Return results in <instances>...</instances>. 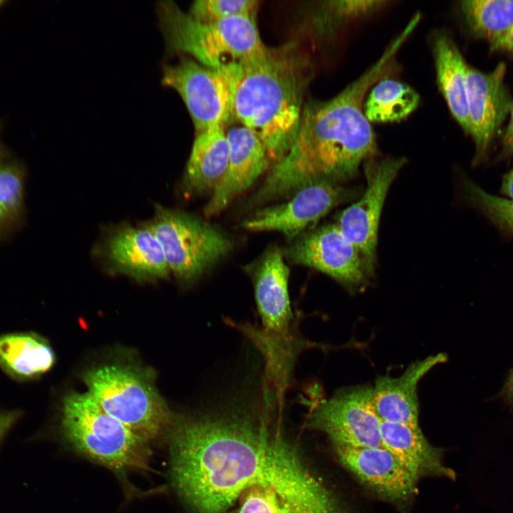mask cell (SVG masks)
I'll use <instances>...</instances> for the list:
<instances>
[{
	"mask_svg": "<svg viewBox=\"0 0 513 513\" xmlns=\"http://www.w3.org/2000/svg\"><path fill=\"white\" fill-rule=\"evenodd\" d=\"M247 414L174 420L171 476L198 513H224L249 488H269L302 513H346L286 441Z\"/></svg>",
	"mask_w": 513,
	"mask_h": 513,
	"instance_id": "1",
	"label": "cell"
},
{
	"mask_svg": "<svg viewBox=\"0 0 513 513\" xmlns=\"http://www.w3.org/2000/svg\"><path fill=\"white\" fill-rule=\"evenodd\" d=\"M408 37L401 31L373 64L334 97L304 105L296 137L271 167L256 193V202L285 196L320 181L349 180L376 156V137L363 112L364 100L375 83L395 70V56Z\"/></svg>",
	"mask_w": 513,
	"mask_h": 513,
	"instance_id": "2",
	"label": "cell"
},
{
	"mask_svg": "<svg viewBox=\"0 0 513 513\" xmlns=\"http://www.w3.org/2000/svg\"><path fill=\"white\" fill-rule=\"evenodd\" d=\"M311 74L308 58L291 43L266 46L227 74L232 117L256 135L274 163L296 137Z\"/></svg>",
	"mask_w": 513,
	"mask_h": 513,
	"instance_id": "3",
	"label": "cell"
},
{
	"mask_svg": "<svg viewBox=\"0 0 513 513\" xmlns=\"http://www.w3.org/2000/svg\"><path fill=\"white\" fill-rule=\"evenodd\" d=\"M167 46L200 63L224 73L259 53L264 44L254 17L203 22L183 11L174 1L157 6Z\"/></svg>",
	"mask_w": 513,
	"mask_h": 513,
	"instance_id": "4",
	"label": "cell"
},
{
	"mask_svg": "<svg viewBox=\"0 0 513 513\" xmlns=\"http://www.w3.org/2000/svg\"><path fill=\"white\" fill-rule=\"evenodd\" d=\"M62 428L78 450L114 469L147 470V442L105 413L88 393H72L63 400Z\"/></svg>",
	"mask_w": 513,
	"mask_h": 513,
	"instance_id": "5",
	"label": "cell"
},
{
	"mask_svg": "<svg viewBox=\"0 0 513 513\" xmlns=\"http://www.w3.org/2000/svg\"><path fill=\"white\" fill-rule=\"evenodd\" d=\"M88 393L108 415L145 441L167 428L173 417L152 382L124 366H104L86 373Z\"/></svg>",
	"mask_w": 513,
	"mask_h": 513,
	"instance_id": "6",
	"label": "cell"
},
{
	"mask_svg": "<svg viewBox=\"0 0 513 513\" xmlns=\"http://www.w3.org/2000/svg\"><path fill=\"white\" fill-rule=\"evenodd\" d=\"M147 223L162 249L170 271L181 281L197 278L232 247L218 229L160 204L155 206L154 217Z\"/></svg>",
	"mask_w": 513,
	"mask_h": 513,
	"instance_id": "7",
	"label": "cell"
},
{
	"mask_svg": "<svg viewBox=\"0 0 513 513\" xmlns=\"http://www.w3.org/2000/svg\"><path fill=\"white\" fill-rule=\"evenodd\" d=\"M162 83L176 90L192 120L195 135L224 127L232 118V93L227 76L190 57L165 65Z\"/></svg>",
	"mask_w": 513,
	"mask_h": 513,
	"instance_id": "8",
	"label": "cell"
},
{
	"mask_svg": "<svg viewBox=\"0 0 513 513\" xmlns=\"http://www.w3.org/2000/svg\"><path fill=\"white\" fill-rule=\"evenodd\" d=\"M309 424L312 428L326 433L334 446H383L380 419L373 405L371 386L340 390L314 408Z\"/></svg>",
	"mask_w": 513,
	"mask_h": 513,
	"instance_id": "9",
	"label": "cell"
},
{
	"mask_svg": "<svg viewBox=\"0 0 513 513\" xmlns=\"http://www.w3.org/2000/svg\"><path fill=\"white\" fill-rule=\"evenodd\" d=\"M407 160L376 156L364 163L366 187L359 199L346 208L336 223L356 247L373 271L375 261L380 218L388 192Z\"/></svg>",
	"mask_w": 513,
	"mask_h": 513,
	"instance_id": "10",
	"label": "cell"
},
{
	"mask_svg": "<svg viewBox=\"0 0 513 513\" xmlns=\"http://www.w3.org/2000/svg\"><path fill=\"white\" fill-rule=\"evenodd\" d=\"M286 256L296 264L328 275L352 292L363 289L372 274L358 250L336 224H328L304 234L287 249Z\"/></svg>",
	"mask_w": 513,
	"mask_h": 513,
	"instance_id": "11",
	"label": "cell"
},
{
	"mask_svg": "<svg viewBox=\"0 0 513 513\" xmlns=\"http://www.w3.org/2000/svg\"><path fill=\"white\" fill-rule=\"evenodd\" d=\"M289 269L281 252L272 249L262 258L254 276V291L264 341L273 362L284 361L291 348L293 314L288 281Z\"/></svg>",
	"mask_w": 513,
	"mask_h": 513,
	"instance_id": "12",
	"label": "cell"
},
{
	"mask_svg": "<svg viewBox=\"0 0 513 513\" xmlns=\"http://www.w3.org/2000/svg\"><path fill=\"white\" fill-rule=\"evenodd\" d=\"M352 195L336 182H314L296 191L284 203L257 210L242 222V227L254 232L277 231L292 239Z\"/></svg>",
	"mask_w": 513,
	"mask_h": 513,
	"instance_id": "13",
	"label": "cell"
},
{
	"mask_svg": "<svg viewBox=\"0 0 513 513\" xmlns=\"http://www.w3.org/2000/svg\"><path fill=\"white\" fill-rule=\"evenodd\" d=\"M506 71L503 62L489 72L468 67L469 135L475 144V164L485 158L497 133L509 114L512 98L504 81Z\"/></svg>",
	"mask_w": 513,
	"mask_h": 513,
	"instance_id": "14",
	"label": "cell"
},
{
	"mask_svg": "<svg viewBox=\"0 0 513 513\" xmlns=\"http://www.w3.org/2000/svg\"><path fill=\"white\" fill-rule=\"evenodd\" d=\"M100 251L108 270L136 280H155L170 273L162 249L147 222L115 228L105 238Z\"/></svg>",
	"mask_w": 513,
	"mask_h": 513,
	"instance_id": "15",
	"label": "cell"
},
{
	"mask_svg": "<svg viewBox=\"0 0 513 513\" xmlns=\"http://www.w3.org/2000/svg\"><path fill=\"white\" fill-rule=\"evenodd\" d=\"M334 448L342 465L381 498L403 503L415 494L418 481L385 447Z\"/></svg>",
	"mask_w": 513,
	"mask_h": 513,
	"instance_id": "16",
	"label": "cell"
},
{
	"mask_svg": "<svg viewBox=\"0 0 513 513\" xmlns=\"http://www.w3.org/2000/svg\"><path fill=\"white\" fill-rule=\"evenodd\" d=\"M226 135L229 147L228 166L204 207L207 217L224 209L266 170L270 162L263 142L249 128L234 126Z\"/></svg>",
	"mask_w": 513,
	"mask_h": 513,
	"instance_id": "17",
	"label": "cell"
},
{
	"mask_svg": "<svg viewBox=\"0 0 513 513\" xmlns=\"http://www.w3.org/2000/svg\"><path fill=\"white\" fill-rule=\"evenodd\" d=\"M446 360L444 353L431 355L411 363L398 377H378L373 387V403L380 419L419 427L418 385L432 368Z\"/></svg>",
	"mask_w": 513,
	"mask_h": 513,
	"instance_id": "18",
	"label": "cell"
},
{
	"mask_svg": "<svg viewBox=\"0 0 513 513\" xmlns=\"http://www.w3.org/2000/svg\"><path fill=\"white\" fill-rule=\"evenodd\" d=\"M380 436L383 447L418 482L428 476L455 479V472L444 465L441 450L428 442L420 427L380 420Z\"/></svg>",
	"mask_w": 513,
	"mask_h": 513,
	"instance_id": "19",
	"label": "cell"
},
{
	"mask_svg": "<svg viewBox=\"0 0 513 513\" xmlns=\"http://www.w3.org/2000/svg\"><path fill=\"white\" fill-rule=\"evenodd\" d=\"M437 82L451 115L469 135L467 71L469 66L451 37L445 33L434 36L432 43Z\"/></svg>",
	"mask_w": 513,
	"mask_h": 513,
	"instance_id": "20",
	"label": "cell"
},
{
	"mask_svg": "<svg viewBox=\"0 0 513 513\" xmlns=\"http://www.w3.org/2000/svg\"><path fill=\"white\" fill-rule=\"evenodd\" d=\"M229 153L224 127L195 135L184 175L186 188L194 193L213 192L227 171Z\"/></svg>",
	"mask_w": 513,
	"mask_h": 513,
	"instance_id": "21",
	"label": "cell"
},
{
	"mask_svg": "<svg viewBox=\"0 0 513 513\" xmlns=\"http://www.w3.org/2000/svg\"><path fill=\"white\" fill-rule=\"evenodd\" d=\"M54 353L49 344L32 333L0 335V366L17 378L28 379L48 371Z\"/></svg>",
	"mask_w": 513,
	"mask_h": 513,
	"instance_id": "22",
	"label": "cell"
},
{
	"mask_svg": "<svg viewBox=\"0 0 513 513\" xmlns=\"http://www.w3.org/2000/svg\"><path fill=\"white\" fill-rule=\"evenodd\" d=\"M420 97L409 85L389 77L375 83L363 103V112L371 123L400 122L419 105Z\"/></svg>",
	"mask_w": 513,
	"mask_h": 513,
	"instance_id": "23",
	"label": "cell"
},
{
	"mask_svg": "<svg viewBox=\"0 0 513 513\" xmlns=\"http://www.w3.org/2000/svg\"><path fill=\"white\" fill-rule=\"evenodd\" d=\"M460 8L470 32L489 45L513 26V0H465Z\"/></svg>",
	"mask_w": 513,
	"mask_h": 513,
	"instance_id": "24",
	"label": "cell"
},
{
	"mask_svg": "<svg viewBox=\"0 0 513 513\" xmlns=\"http://www.w3.org/2000/svg\"><path fill=\"white\" fill-rule=\"evenodd\" d=\"M390 3L379 0H340L318 2L311 22L318 35L331 38L353 23L372 16Z\"/></svg>",
	"mask_w": 513,
	"mask_h": 513,
	"instance_id": "25",
	"label": "cell"
},
{
	"mask_svg": "<svg viewBox=\"0 0 513 513\" xmlns=\"http://www.w3.org/2000/svg\"><path fill=\"white\" fill-rule=\"evenodd\" d=\"M16 162L0 164V234L14 226L20 219L24 203L25 177Z\"/></svg>",
	"mask_w": 513,
	"mask_h": 513,
	"instance_id": "26",
	"label": "cell"
},
{
	"mask_svg": "<svg viewBox=\"0 0 513 513\" xmlns=\"http://www.w3.org/2000/svg\"><path fill=\"white\" fill-rule=\"evenodd\" d=\"M462 182L469 202L497 228L513 235V200L490 194L467 177Z\"/></svg>",
	"mask_w": 513,
	"mask_h": 513,
	"instance_id": "27",
	"label": "cell"
},
{
	"mask_svg": "<svg viewBox=\"0 0 513 513\" xmlns=\"http://www.w3.org/2000/svg\"><path fill=\"white\" fill-rule=\"evenodd\" d=\"M259 1L255 0H197L189 14L203 22L219 21L239 17H254Z\"/></svg>",
	"mask_w": 513,
	"mask_h": 513,
	"instance_id": "28",
	"label": "cell"
},
{
	"mask_svg": "<svg viewBox=\"0 0 513 513\" xmlns=\"http://www.w3.org/2000/svg\"><path fill=\"white\" fill-rule=\"evenodd\" d=\"M242 494L237 513H302L269 488L254 486Z\"/></svg>",
	"mask_w": 513,
	"mask_h": 513,
	"instance_id": "29",
	"label": "cell"
},
{
	"mask_svg": "<svg viewBox=\"0 0 513 513\" xmlns=\"http://www.w3.org/2000/svg\"><path fill=\"white\" fill-rule=\"evenodd\" d=\"M497 398L505 407L513 410V366L509 370Z\"/></svg>",
	"mask_w": 513,
	"mask_h": 513,
	"instance_id": "30",
	"label": "cell"
},
{
	"mask_svg": "<svg viewBox=\"0 0 513 513\" xmlns=\"http://www.w3.org/2000/svg\"><path fill=\"white\" fill-rule=\"evenodd\" d=\"M513 155V98L509 111V120L504 133L502 140L500 157H507Z\"/></svg>",
	"mask_w": 513,
	"mask_h": 513,
	"instance_id": "31",
	"label": "cell"
},
{
	"mask_svg": "<svg viewBox=\"0 0 513 513\" xmlns=\"http://www.w3.org/2000/svg\"><path fill=\"white\" fill-rule=\"evenodd\" d=\"M489 46L491 51L506 52L513 55V26L502 38Z\"/></svg>",
	"mask_w": 513,
	"mask_h": 513,
	"instance_id": "32",
	"label": "cell"
},
{
	"mask_svg": "<svg viewBox=\"0 0 513 513\" xmlns=\"http://www.w3.org/2000/svg\"><path fill=\"white\" fill-rule=\"evenodd\" d=\"M17 411H0V440L19 417Z\"/></svg>",
	"mask_w": 513,
	"mask_h": 513,
	"instance_id": "33",
	"label": "cell"
},
{
	"mask_svg": "<svg viewBox=\"0 0 513 513\" xmlns=\"http://www.w3.org/2000/svg\"><path fill=\"white\" fill-rule=\"evenodd\" d=\"M501 192L513 200V167L504 176L502 182Z\"/></svg>",
	"mask_w": 513,
	"mask_h": 513,
	"instance_id": "34",
	"label": "cell"
},
{
	"mask_svg": "<svg viewBox=\"0 0 513 513\" xmlns=\"http://www.w3.org/2000/svg\"><path fill=\"white\" fill-rule=\"evenodd\" d=\"M6 150L3 145V143L1 141V138H0V164L6 161Z\"/></svg>",
	"mask_w": 513,
	"mask_h": 513,
	"instance_id": "35",
	"label": "cell"
},
{
	"mask_svg": "<svg viewBox=\"0 0 513 513\" xmlns=\"http://www.w3.org/2000/svg\"><path fill=\"white\" fill-rule=\"evenodd\" d=\"M4 3H5L4 1L0 0V8L2 6V4H4Z\"/></svg>",
	"mask_w": 513,
	"mask_h": 513,
	"instance_id": "36",
	"label": "cell"
}]
</instances>
